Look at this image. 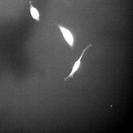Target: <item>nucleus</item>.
Listing matches in <instances>:
<instances>
[{
    "label": "nucleus",
    "mask_w": 133,
    "mask_h": 133,
    "mask_svg": "<svg viewBox=\"0 0 133 133\" xmlns=\"http://www.w3.org/2000/svg\"><path fill=\"white\" fill-rule=\"evenodd\" d=\"M91 46V45L90 44L87 45L85 49L83 50L80 57L79 59L75 63L74 66L72 68V70L69 75L66 78H64V80L66 81L67 79L70 77L73 78V75L75 72L79 68L81 64V60L82 56L85 52L87 49L90 47Z\"/></svg>",
    "instance_id": "obj_2"
},
{
    "label": "nucleus",
    "mask_w": 133,
    "mask_h": 133,
    "mask_svg": "<svg viewBox=\"0 0 133 133\" xmlns=\"http://www.w3.org/2000/svg\"><path fill=\"white\" fill-rule=\"evenodd\" d=\"M31 12L33 17L36 19H38L39 14L37 9L35 8L32 7L31 8Z\"/></svg>",
    "instance_id": "obj_3"
},
{
    "label": "nucleus",
    "mask_w": 133,
    "mask_h": 133,
    "mask_svg": "<svg viewBox=\"0 0 133 133\" xmlns=\"http://www.w3.org/2000/svg\"><path fill=\"white\" fill-rule=\"evenodd\" d=\"M57 25L66 41L71 48H73L74 44V39L73 35L71 32L62 26L58 25Z\"/></svg>",
    "instance_id": "obj_1"
}]
</instances>
